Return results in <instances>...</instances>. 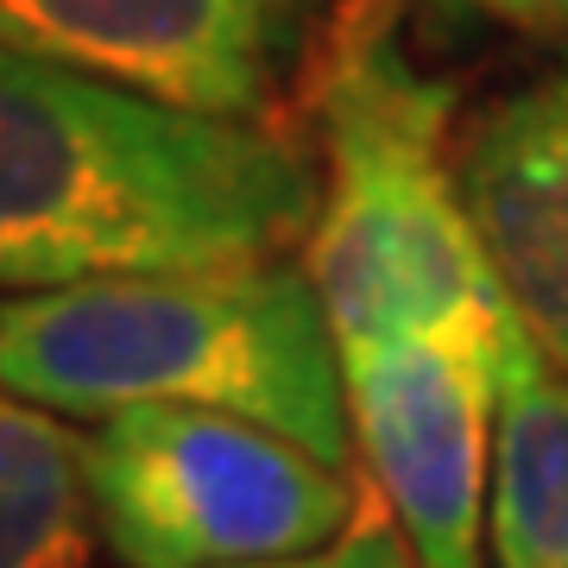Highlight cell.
<instances>
[{"mask_svg":"<svg viewBox=\"0 0 568 568\" xmlns=\"http://www.w3.org/2000/svg\"><path fill=\"white\" fill-rule=\"evenodd\" d=\"M316 203V133L178 114L0 44V291L284 260Z\"/></svg>","mask_w":568,"mask_h":568,"instance_id":"obj_1","label":"cell"},{"mask_svg":"<svg viewBox=\"0 0 568 568\" xmlns=\"http://www.w3.org/2000/svg\"><path fill=\"white\" fill-rule=\"evenodd\" d=\"M511 335L518 323L342 354L354 448L417 568H487L493 424Z\"/></svg>","mask_w":568,"mask_h":568,"instance_id":"obj_6","label":"cell"},{"mask_svg":"<svg viewBox=\"0 0 568 568\" xmlns=\"http://www.w3.org/2000/svg\"><path fill=\"white\" fill-rule=\"evenodd\" d=\"M102 556L121 568H272L354 530L366 487L278 429L190 405H140L89 429Z\"/></svg>","mask_w":568,"mask_h":568,"instance_id":"obj_4","label":"cell"},{"mask_svg":"<svg viewBox=\"0 0 568 568\" xmlns=\"http://www.w3.org/2000/svg\"><path fill=\"white\" fill-rule=\"evenodd\" d=\"M0 386L77 424L190 405L278 429L328 467L354 455L342 342L291 253L13 297L0 310Z\"/></svg>","mask_w":568,"mask_h":568,"instance_id":"obj_2","label":"cell"},{"mask_svg":"<svg viewBox=\"0 0 568 568\" xmlns=\"http://www.w3.org/2000/svg\"><path fill=\"white\" fill-rule=\"evenodd\" d=\"M272 568H417V556H410L405 530L392 525V511L379 506V493H366L354 530H347L335 549L304 556V562H272Z\"/></svg>","mask_w":568,"mask_h":568,"instance_id":"obj_10","label":"cell"},{"mask_svg":"<svg viewBox=\"0 0 568 568\" xmlns=\"http://www.w3.org/2000/svg\"><path fill=\"white\" fill-rule=\"evenodd\" d=\"M455 178L518 328L568 373V51L467 114Z\"/></svg>","mask_w":568,"mask_h":568,"instance_id":"obj_7","label":"cell"},{"mask_svg":"<svg viewBox=\"0 0 568 568\" xmlns=\"http://www.w3.org/2000/svg\"><path fill=\"white\" fill-rule=\"evenodd\" d=\"M455 13H480L493 26H511V32H544V39H562L568 32V0H443Z\"/></svg>","mask_w":568,"mask_h":568,"instance_id":"obj_11","label":"cell"},{"mask_svg":"<svg viewBox=\"0 0 568 568\" xmlns=\"http://www.w3.org/2000/svg\"><path fill=\"white\" fill-rule=\"evenodd\" d=\"M455 108L462 89L410 58L398 0H361L310 108L323 203L304 272L342 354L518 323L462 203Z\"/></svg>","mask_w":568,"mask_h":568,"instance_id":"obj_3","label":"cell"},{"mask_svg":"<svg viewBox=\"0 0 568 568\" xmlns=\"http://www.w3.org/2000/svg\"><path fill=\"white\" fill-rule=\"evenodd\" d=\"M89 436L0 386V568H95Z\"/></svg>","mask_w":568,"mask_h":568,"instance_id":"obj_9","label":"cell"},{"mask_svg":"<svg viewBox=\"0 0 568 568\" xmlns=\"http://www.w3.org/2000/svg\"><path fill=\"white\" fill-rule=\"evenodd\" d=\"M361 0H0V44L145 102L241 126H297Z\"/></svg>","mask_w":568,"mask_h":568,"instance_id":"obj_5","label":"cell"},{"mask_svg":"<svg viewBox=\"0 0 568 568\" xmlns=\"http://www.w3.org/2000/svg\"><path fill=\"white\" fill-rule=\"evenodd\" d=\"M487 556L493 568H568V373L525 328L499 361Z\"/></svg>","mask_w":568,"mask_h":568,"instance_id":"obj_8","label":"cell"}]
</instances>
